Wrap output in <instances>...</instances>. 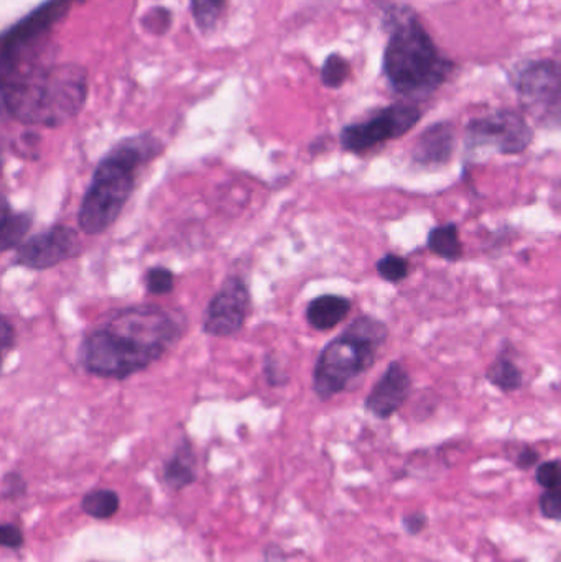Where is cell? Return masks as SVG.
<instances>
[{
    "mask_svg": "<svg viewBox=\"0 0 561 562\" xmlns=\"http://www.w3.org/2000/svg\"><path fill=\"white\" fill-rule=\"evenodd\" d=\"M180 311L157 305L125 306L83 338L77 362L99 379L127 380L166 357L185 335Z\"/></svg>",
    "mask_w": 561,
    "mask_h": 562,
    "instance_id": "6da1fadb",
    "label": "cell"
},
{
    "mask_svg": "<svg viewBox=\"0 0 561 562\" xmlns=\"http://www.w3.org/2000/svg\"><path fill=\"white\" fill-rule=\"evenodd\" d=\"M88 94V70L77 63L40 60L0 73L4 112L19 124L61 127L82 114Z\"/></svg>",
    "mask_w": 561,
    "mask_h": 562,
    "instance_id": "7a4b0ae2",
    "label": "cell"
},
{
    "mask_svg": "<svg viewBox=\"0 0 561 562\" xmlns=\"http://www.w3.org/2000/svg\"><path fill=\"white\" fill-rule=\"evenodd\" d=\"M382 12L387 32L382 74L387 86L405 101L420 105L451 80L458 64L441 53L414 8L390 4Z\"/></svg>",
    "mask_w": 561,
    "mask_h": 562,
    "instance_id": "3957f363",
    "label": "cell"
},
{
    "mask_svg": "<svg viewBox=\"0 0 561 562\" xmlns=\"http://www.w3.org/2000/svg\"><path fill=\"white\" fill-rule=\"evenodd\" d=\"M163 151L166 144L154 132H141L119 140L93 173L77 209L80 229L88 235L109 231L127 206L142 170Z\"/></svg>",
    "mask_w": 561,
    "mask_h": 562,
    "instance_id": "277c9868",
    "label": "cell"
},
{
    "mask_svg": "<svg viewBox=\"0 0 561 562\" xmlns=\"http://www.w3.org/2000/svg\"><path fill=\"white\" fill-rule=\"evenodd\" d=\"M389 339L386 322L374 316L354 319L333 341L319 352L313 368V392L321 402L346 392L351 383L376 364L380 347Z\"/></svg>",
    "mask_w": 561,
    "mask_h": 562,
    "instance_id": "5b68a950",
    "label": "cell"
},
{
    "mask_svg": "<svg viewBox=\"0 0 561 562\" xmlns=\"http://www.w3.org/2000/svg\"><path fill=\"white\" fill-rule=\"evenodd\" d=\"M83 0H45L2 34L0 73L44 60V47L53 28Z\"/></svg>",
    "mask_w": 561,
    "mask_h": 562,
    "instance_id": "8992f818",
    "label": "cell"
},
{
    "mask_svg": "<svg viewBox=\"0 0 561 562\" xmlns=\"http://www.w3.org/2000/svg\"><path fill=\"white\" fill-rule=\"evenodd\" d=\"M534 142V129L524 114L498 109L491 114L471 119L464 131V154L477 158L485 151L514 157L524 154Z\"/></svg>",
    "mask_w": 561,
    "mask_h": 562,
    "instance_id": "52a82bcc",
    "label": "cell"
},
{
    "mask_svg": "<svg viewBox=\"0 0 561 562\" xmlns=\"http://www.w3.org/2000/svg\"><path fill=\"white\" fill-rule=\"evenodd\" d=\"M422 118L424 111L415 102H393L379 109L366 121L344 125L340 132L341 148L347 154H367L387 142L404 137Z\"/></svg>",
    "mask_w": 561,
    "mask_h": 562,
    "instance_id": "ba28073f",
    "label": "cell"
},
{
    "mask_svg": "<svg viewBox=\"0 0 561 562\" xmlns=\"http://www.w3.org/2000/svg\"><path fill=\"white\" fill-rule=\"evenodd\" d=\"M522 108L541 119L561 112V63L551 58L528 61L511 76Z\"/></svg>",
    "mask_w": 561,
    "mask_h": 562,
    "instance_id": "9c48e42d",
    "label": "cell"
},
{
    "mask_svg": "<svg viewBox=\"0 0 561 562\" xmlns=\"http://www.w3.org/2000/svg\"><path fill=\"white\" fill-rule=\"evenodd\" d=\"M251 313V292L243 277L225 278L209 300L203 316V332L212 338H232L243 331Z\"/></svg>",
    "mask_w": 561,
    "mask_h": 562,
    "instance_id": "30bf717a",
    "label": "cell"
},
{
    "mask_svg": "<svg viewBox=\"0 0 561 562\" xmlns=\"http://www.w3.org/2000/svg\"><path fill=\"white\" fill-rule=\"evenodd\" d=\"M82 254L80 234L70 225L54 224L28 237L15 251L14 265L27 270L44 271L58 267Z\"/></svg>",
    "mask_w": 561,
    "mask_h": 562,
    "instance_id": "8fae6325",
    "label": "cell"
},
{
    "mask_svg": "<svg viewBox=\"0 0 561 562\" xmlns=\"http://www.w3.org/2000/svg\"><path fill=\"white\" fill-rule=\"evenodd\" d=\"M412 377L404 364L392 361L364 400V410L377 419H389L407 402Z\"/></svg>",
    "mask_w": 561,
    "mask_h": 562,
    "instance_id": "7c38bea8",
    "label": "cell"
},
{
    "mask_svg": "<svg viewBox=\"0 0 561 562\" xmlns=\"http://www.w3.org/2000/svg\"><path fill=\"white\" fill-rule=\"evenodd\" d=\"M456 147V132L451 121H438L428 125L412 150V163L422 168H441L450 163Z\"/></svg>",
    "mask_w": 561,
    "mask_h": 562,
    "instance_id": "4fadbf2b",
    "label": "cell"
},
{
    "mask_svg": "<svg viewBox=\"0 0 561 562\" xmlns=\"http://www.w3.org/2000/svg\"><path fill=\"white\" fill-rule=\"evenodd\" d=\"M162 480L172 492H182L198 480V455L186 436L163 464Z\"/></svg>",
    "mask_w": 561,
    "mask_h": 562,
    "instance_id": "5bb4252c",
    "label": "cell"
},
{
    "mask_svg": "<svg viewBox=\"0 0 561 562\" xmlns=\"http://www.w3.org/2000/svg\"><path fill=\"white\" fill-rule=\"evenodd\" d=\"M351 309L353 302L346 296L321 295L308 303L305 318L315 331L327 332L346 321Z\"/></svg>",
    "mask_w": 561,
    "mask_h": 562,
    "instance_id": "9a60e30c",
    "label": "cell"
},
{
    "mask_svg": "<svg viewBox=\"0 0 561 562\" xmlns=\"http://www.w3.org/2000/svg\"><path fill=\"white\" fill-rule=\"evenodd\" d=\"M34 225V215L27 211H15L8 198L2 203V222H0V251H17Z\"/></svg>",
    "mask_w": 561,
    "mask_h": 562,
    "instance_id": "2e32d148",
    "label": "cell"
},
{
    "mask_svg": "<svg viewBox=\"0 0 561 562\" xmlns=\"http://www.w3.org/2000/svg\"><path fill=\"white\" fill-rule=\"evenodd\" d=\"M427 248L437 257L447 261H458L463 257V244H461L460 229L454 222L435 225L427 235Z\"/></svg>",
    "mask_w": 561,
    "mask_h": 562,
    "instance_id": "e0dca14e",
    "label": "cell"
},
{
    "mask_svg": "<svg viewBox=\"0 0 561 562\" xmlns=\"http://www.w3.org/2000/svg\"><path fill=\"white\" fill-rule=\"evenodd\" d=\"M80 509L89 518L106 522L114 518L121 510V497L112 489H95L85 493L80 503Z\"/></svg>",
    "mask_w": 561,
    "mask_h": 562,
    "instance_id": "ac0fdd59",
    "label": "cell"
},
{
    "mask_svg": "<svg viewBox=\"0 0 561 562\" xmlns=\"http://www.w3.org/2000/svg\"><path fill=\"white\" fill-rule=\"evenodd\" d=\"M486 380L502 393H514L522 389L524 377L521 368L508 357L498 358L489 365L486 371Z\"/></svg>",
    "mask_w": 561,
    "mask_h": 562,
    "instance_id": "d6986e66",
    "label": "cell"
},
{
    "mask_svg": "<svg viewBox=\"0 0 561 562\" xmlns=\"http://www.w3.org/2000/svg\"><path fill=\"white\" fill-rule=\"evenodd\" d=\"M229 0H190V11L196 28L203 35L212 34L228 8Z\"/></svg>",
    "mask_w": 561,
    "mask_h": 562,
    "instance_id": "ffe728a7",
    "label": "cell"
},
{
    "mask_svg": "<svg viewBox=\"0 0 561 562\" xmlns=\"http://www.w3.org/2000/svg\"><path fill=\"white\" fill-rule=\"evenodd\" d=\"M319 76H321V84L328 87V89H341L350 80L351 63L343 54L334 51V53H330L325 58Z\"/></svg>",
    "mask_w": 561,
    "mask_h": 562,
    "instance_id": "44dd1931",
    "label": "cell"
},
{
    "mask_svg": "<svg viewBox=\"0 0 561 562\" xmlns=\"http://www.w3.org/2000/svg\"><path fill=\"white\" fill-rule=\"evenodd\" d=\"M376 271L390 285H399L411 273V264L402 255L386 254L377 260Z\"/></svg>",
    "mask_w": 561,
    "mask_h": 562,
    "instance_id": "7402d4cb",
    "label": "cell"
},
{
    "mask_svg": "<svg viewBox=\"0 0 561 562\" xmlns=\"http://www.w3.org/2000/svg\"><path fill=\"white\" fill-rule=\"evenodd\" d=\"M145 289L150 295H170L175 290V273L170 268L158 267L148 268L144 277Z\"/></svg>",
    "mask_w": 561,
    "mask_h": 562,
    "instance_id": "603a6c76",
    "label": "cell"
},
{
    "mask_svg": "<svg viewBox=\"0 0 561 562\" xmlns=\"http://www.w3.org/2000/svg\"><path fill=\"white\" fill-rule=\"evenodd\" d=\"M172 24L173 12L170 9L162 8V5L148 9L141 17L142 28L154 37H163V35L169 34Z\"/></svg>",
    "mask_w": 561,
    "mask_h": 562,
    "instance_id": "cb8c5ba5",
    "label": "cell"
},
{
    "mask_svg": "<svg viewBox=\"0 0 561 562\" xmlns=\"http://www.w3.org/2000/svg\"><path fill=\"white\" fill-rule=\"evenodd\" d=\"M28 493V484L25 477L17 471L5 473L2 477V489H0V497L4 502H19L25 499Z\"/></svg>",
    "mask_w": 561,
    "mask_h": 562,
    "instance_id": "d4e9b609",
    "label": "cell"
},
{
    "mask_svg": "<svg viewBox=\"0 0 561 562\" xmlns=\"http://www.w3.org/2000/svg\"><path fill=\"white\" fill-rule=\"evenodd\" d=\"M538 510L544 518L561 523V482L553 489L544 490L538 499Z\"/></svg>",
    "mask_w": 561,
    "mask_h": 562,
    "instance_id": "484cf974",
    "label": "cell"
},
{
    "mask_svg": "<svg viewBox=\"0 0 561 562\" xmlns=\"http://www.w3.org/2000/svg\"><path fill=\"white\" fill-rule=\"evenodd\" d=\"M535 482L544 490L553 489L561 482V461H545L535 468Z\"/></svg>",
    "mask_w": 561,
    "mask_h": 562,
    "instance_id": "4316f807",
    "label": "cell"
},
{
    "mask_svg": "<svg viewBox=\"0 0 561 562\" xmlns=\"http://www.w3.org/2000/svg\"><path fill=\"white\" fill-rule=\"evenodd\" d=\"M264 377H266V382L269 383L270 387H285L289 383V374L283 370L282 362L279 361L273 352H269V354L264 357Z\"/></svg>",
    "mask_w": 561,
    "mask_h": 562,
    "instance_id": "83f0119b",
    "label": "cell"
},
{
    "mask_svg": "<svg viewBox=\"0 0 561 562\" xmlns=\"http://www.w3.org/2000/svg\"><path fill=\"white\" fill-rule=\"evenodd\" d=\"M0 546L11 551H21L25 546L24 529L14 522H4L0 525Z\"/></svg>",
    "mask_w": 561,
    "mask_h": 562,
    "instance_id": "f1b7e54d",
    "label": "cell"
},
{
    "mask_svg": "<svg viewBox=\"0 0 561 562\" xmlns=\"http://www.w3.org/2000/svg\"><path fill=\"white\" fill-rule=\"evenodd\" d=\"M428 515L424 512H411L402 516V528L411 536H418L427 529Z\"/></svg>",
    "mask_w": 561,
    "mask_h": 562,
    "instance_id": "f546056e",
    "label": "cell"
},
{
    "mask_svg": "<svg viewBox=\"0 0 561 562\" xmlns=\"http://www.w3.org/2000/svg\"><path fill=\"white\" fill-rule=\"evenodd\" d=\"M15 341H17V332H15V326L12 325L11 319L8 316H2L0 321V345H2V355L8 357L9 352L14 351Z\"/></svg>",
    "mask_w": 561,
    "mask_h": 562,
    "instance_id": "4dcf8cb0",
    "label": "cell"
},
{
    "mask_svg": "<svg viewBox=\"0 0 561 562\" xmlns=\"http://www.w3.org/2000/svg\"><path fill=\"white\" fill-rule=\"evenodd\" d=\"M514 462L515 467L521 468V471H530V468L537 467L538 462H540V452L532 445H524L515 455Z\"/></svg>",
    "mask_w": 561,
    "mask_h": 562,
    "instance_id": "1f68e13d",
    "label": "cell"
},
{
    "mask_svg": "<svg viewBox=\"0 0 561 562\" xmlns=\"http://www.w3.org/2000/svg\"><path fill=\"white\" fill-rule=\"evenodd\" d=\"M373 2L377 5V8L382 9V11L390 5L389 0H373Z\"/></svg>",
    "mask_w": 561,
    "mask_h": 562,
    "instance_id": "d6a6232c",
    "label": "cell"
}]
</instances>
